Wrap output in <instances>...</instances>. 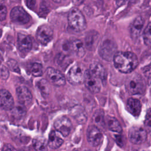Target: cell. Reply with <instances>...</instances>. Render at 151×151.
I'll list each match as a JSON object with an SVG mask.
<instances>
[{"label":"cell","mask_w":151,"mask_h":151,"mask_svg":"<svg viewBox=\"0 0 151 151\" xmlns=\"http://www.w3.org/2000/svg\"><path fill=\"white\" fill-rule=\"evenodd\" d=\"M116 68L123 73L132 72L138 65V58L135 54L129 51L117 52L113 57Z\"/></svg>","instance_id":"6da1fadb"},{"label":"cell","mask_w":151,"mask_h":151,"mask_svg":"<svg viewBox=\"0 0 151 151\" xmlns=\"http://www.w3.org/2000/svg\"><path fill=\"white\" fill-rule=\"evenodd\" d=\"M125 87L130 94H142L145 91L146 84L140 74H133L127 77L125 83Z\"/></svg>","instance_id":"7a4b0ae2"},{"label":"cell","mask_w":151,"mask_h":151,"mask_svg":"<svg viewBox=\"0 0 151 151\" xmlns=\"http://www.w3.org/2000/svg\"><path fill=\"white\" fill-rule=\"evenodd\" d=\"M69 27L76 32H81L86 28V21L82 12L77 8H72L68 15Z\"/></svg>","instance_id":"3957f363"},{"label":"cell","mask_w":151,"mask_h":151,"mask_svg":"<svg viewBox=\"0 0 151 151\" xmlns=\"http://www.w3.org/2000/svg\"><path fill=\"white\" fill-rule=\"evenodd\" d=\"M99 53L101 57L106 61H111L113 59L116 53V46L114 42L110 40H106L102 42Z\"/></svg>","instance_id":"277c9868"},{"label":"cell","mask_w":151,"mask_h":151,"mask_svg":"<svg viewBox=\"0 0 151 151\" xmlns=\"http://www.w3.org/2000/svg\"><path fill=\"white\" fill-rule=\"evenodd\" d=\"M85 71L79 65H74L68 72L67 80L73 85H78L84 81Z\"/></svg>","instance_id":"5b68a950"},{"label":"cell","mask_w":151,"mask_h":151,"mask_svg":"<svg viewBox=\"0 0 151 151\" xmlns=\"http://www.w3.org/2000/svg\"><path fill=\"white\" fill-rule=\"evenodd\" d=\"M147 137V131L141 127L133 126L129 131V139L132 143L135 145L144 143L146 140Z\"/></svg>","instance_id":"8992f818"},{"label":"cell","mask_w":151,"mask_h":151,"mask_svg":"<svg viewBox=\"0 0 151 151\" xmlns=\"http://www.w3.org/2000/svg\"><path fill=\"white\" fill-rule=\"evenodd\" d=\"M84 84L87 88L93 93H99L101 88V80L94 75L90 70L85 71Z\"/></svg>","instance_id":"52a82bcc"},{"label":"cell","mask_w":151,"mask_h":151,"mask_svg":"<svg viewBox=\"0 0 151 151\" xmlns=\"http://www.w3.org/2000/svg\"><path fill=\"white\" fill-rule=\"evenodd\" d=\"M103 134L96 125L89 126L87 130V139L88 143L93 147L99 146L103 141Z\"/></svg>","instance_id":"ba28073f"},{"label":"cell","mask_w":151,"mask_h":151,"mask_svg":"<svg viewBox=\"0 0 151 151\" xmlns=\"http://www.w3.org/2000/svg\"><path fill=\"white\" fill-rule=\"evenodd\" d=\"M55 129L60 133L63 136H67L72 129L71 120L66 116H61L57 119L54 123Z\"/></svg>","instance_id":"9c48e42d"},{"label":"cell","mask_w":151,"mask_h":151,"mask_svg":"<svg viewBox=\"0 0 151 151\" xmlns=\"http://www.w3.org/2000/svg\"><path fill=\"white\" fill-rule=\"evenodd\" d=\"M10 17L14 22L19 24H27L30 20L29 15L21 6L13 8L11 11Z\"/></svg>","instance_id":"30bf717a"},{"label":"cell","mask_w":151,"mask_h":151,"mask_svg":"<svg viewBox=\"0 0 151 151\" xmlns=\"http://www.w3.org/2000/svg\"><path fill=\"white\" fill-rule=\"evenodd\" d=\"M46 75L48 81L57 86H62L65 84L64 76L58 70L48 67L46 70Z\"/></svg>","instance_id":"8fae6325"},{"label":"cell","mask_w":151,"mask_h":151,"mask_svg":"<svg viewBox=\"0 0 151 151\" xmlns=\"http://www.w3.org/2000/svg\"><path fill=\"white\" fill-rule=\"evenodd\" d=\"M36 37L37 40L40 43L45 45L52 39L53 31L48 25H42L38 28Z\"/></svg>","instance_id":"7c38bea8"},{"label":"cell","mask_w":151,"mask_h":151,"mask_svg":"<svg viewBox=\"0 0 151 151\" xmlns=\"http://www.w3.org/2000/svg\"><path fill=\"white\" fill-rule=\"evenodd\" d=\"M17 43L19 50L22 52H29L32 45V40L30 37L21 33L18 34Z\"/></svg>","instance_id":"4fadbf2b"},{"label":"cell","mask_w":151,"mask_h":151,"mask_svg":"<svg viewBox=\"0 0 151 151\" xmlns=\"http://www.w3.org/2000/svg\"><path fill=\"white\" fill-rule=\"evenodd\" d=\"M1 96V107L2 109L8 110L13 108L14 99L9 91L5 89H2L0 92Z\"/></svg>","instance_id":"5bb4252c"},{"label":"cell","mask_w":151,"mask_h":151,"mask_svg":"<svg viewBox=\"0 0 151 151\" xmlns=\"http://www.w3.org/2000/svg\"><path fill=\"white\" fill-rule=\"evenodd\" d=\"M144 25V21L142 17H137L134 19L130 26V35L133 40L139 39Z\"/></svg>","instance_id":"9a60e30c"},{"label":"cell","mask_w":151,"mask_h":151,"mask_svg":"<svg viewBox=\"0 0 151 151\" xmlns=\"http://www.w3.org/2000/svg\"><path fill=\"white\" fill-rule=\"evenodd\" d=\"M16 94L19 103L22 104H28L32 99L31 91L27 87L24 86H19L17 88Z\"/></svg>","instance_id":"2e32d148"},{"label":"cell","mask_w":151,"mask_h":151,"mask_svg":"<svg viewBox=\"0 0 151 151\" xmlns=\"http://www.w3.org/2000/svg\"><path fill=\"white\" fill-rule=\"evenodd\" d=\"M90 71L96 77H97L103 83L106 82L107 78V73L104 67L99 63H93L89 68Z\"/></svg>","instance_id":"e0dca14e"},{"label":"cell","mask_w":151,"mask_h":151,"mask_svg":"<svg viewBox=\"0 0 151 151\" xmlns=\"http://www.w3.org/2000/svg\"><path fill=\"white\" fill-rule=\"evenodd\" d=\"M100 35L95 31H91L87 32L85 38V46L89 50H94L99 42Z\"/></svg>","instance_id":"ac0fdd59"},{"label":"cell","mask_w":151,"mask_h":151,"mask_svg":"<svg viewBox=\"0 0 151 151\" xmlns=\"http://www.w3.org/2000/svg\"><path fill=\"white\" fill-rule=\"evenodd\" d=\"M61 134L58 132L51 131L49 134L48 144V146L51 149H57L60 147L63 143V139L61 137Z\"/></svg>","instance_id":"d6986e66"},{"label":"cell","mask_w":151,"mask_h":151,"mask_svg":"<svg viewBox=\"0 0 151 151\" xmlns=\"http://www.w3.org/2000/svg\"><path fill=\"white\" fill-rule=\"evenodd\" d=\"M127 106L129 112L134 116H138L140 114L142 104L138 99L129 98L127 102Z\"/></svg>","instance_id":"ffe728a7"},{"label":"cell","mask_w":151,"mask_h":151,"mask_svg":"<svg viewBox=\"0 0 151 151\" xmlns=\"http://www.w3.org/2000/svg\"><path fill=\"white\" fill-rule=\"evenodd\" d=\"M70 49L78 57H82L85 54V49L83 43L80 40L76 39L70 43Z\"/></svg>","instance_id":"44dd1931"},{"label":"cell","mask_w":151,"mask_h":151,"mask_svg":"<svg viewBox=\"0 0 151 151\" xmlns=\"http://www.w3.org/2000/svg\"><path fill=\"white\" fill-rule=\"evenodd\" d=\"M71 114L73 117L78 123L83 124L86 122L87 116L86 112L81 107H75L71 110Z\"/></svg>","instance_id":"7402d4cb"},{"label":"cell","mask_w":151,"mask_h":151,"mask_svg":"<svg viewBox=\"0 0 151 151\" xmlns=\"http://www.w3.org/2000/svg\"><path fill=\"white\" fill-rule=\"evenodd\" d=\"M33 147L36 151H46L48 145L46 139L42 136H37L32 140Z\"/></svg>","instance_id":"603a6c76"},{"label":"cell","mask_w":151,"mask_h":151,"mask_svg":"<svg viewBox=\"0 0 151 151\" xmlns=\"http://www.w3.org/2000/svg\"><path fill=\"white\" fill-rule=\"evenodd\" d=\"M109 129L114 132L120 133L122 131V126L119 121L114 117L107 116L106 120Z\"/></svg>","instance_id":"cb8c5ba5"},{"label":"cell","mask_w":151,"mask_h":151,"mask_svg":"<svg viewBox=\"0 0 151 151\" xmlns=\"http://www.w3.org/2000/svg\"><path fill=\"white\" fill-rule=\"evenodd\" d=\"M37 86L42 96L44 97L48 96L50 92V87L48 82L46 80L41 79L37 82Z\"/></svg>","instance_id":"d4e9b609"},{"label":"cell","mask_w":151,"mask_h":151,"mask_svg":"<svg viewBox=\"0 0 151 151\" xmlns=\"http://www.w3.org/2000/svg\"><path fill=\"white\" fill-rule=\"evenodd\" d=\"M104 113L101 110H97L93 116V121L97 125L103 126L105 124Z\"/></svg>","instance_id":"484cf974"},{"label":"cell","mask_w":151,"mask_h":151,"mask_svg":"<svg viewBox=\"0 0 151 151\" xmlns=\"http://www.w3.org/2000/svg\"><path fill=\"white\" fill-rule=\"evenodd\" d=\"M143 38L145 44L150 47H151V22H150L146 27L143 34Z\"/></svg>","instance_id":"4316f807"},{"label":"cell","mask_w":151,"mask_h":151,"mask_svg":"<svg viewBox=\"0 0 151 151\" xmlns=\"http://www.w3.org/2000/svg\"><path fill=\"white\" fill-rule=\"evenodd\" d=\"M31 73L35 77H40L42 75V66L41 64L34 63L30 67Z\"/></svg>","instance_id":"83f0119b"},{"label":"cell","mask_w":151,"mask_h":151,"mask_svg":"<svg viewBox=\"0 0 151 151\" xmlns=\"http://www.w3.org/2000/svg\"><path fill=\"white\" fill-rule=\"evenodd\" d=\"M145 129L147 133L151 135V109H149L146 113L144 122Z\"/></svg>","instance_id":"f1b7e54d"},{"label":"cell","mask_w":151,"mask_h":151,"mask_svg":"<svg viewBox=\"0 0 151 151\" xmlns=\"http://www.w3.org/2000/svg\"><path fill=\"white\" fill-rule=\"evenodd\" d=\"M24 104H22L21 106H17L15 107H13L12 113L14 116H17L18 117H19L20 116H23L25 115L26 110L25 108L23 106Z\"/></svg>","instance_id":"f546056e"},{"label":"cell","mask_w":151,"mask_h":151,"mask_svg":"<svg viewBox=\"0 0 151 151\" xmlns=\"http://www.w3.org/2000/svg\"><path fill=\"white\" fill-rule=\"evenodd\" d=\"M8 65L9 68H10V69L12 70V71L17 72V73H18L19 71V67H18V64L15 61L12 60L8 61Z\"/></svg>","instance_id":"4dcf8cb0"},{"label":"cell","mask_w":151,"mask_h":151,"mask_svg":"<svg viewBox=\"0 0 151 151\" xmlns=\"http://www.w3.org/2000/svg\"><path fill=\"white\" fill-rule=\"evenodd\" d=\"M142 71L146 77L151 78V63L148 65L145 66L142 68Z\"/></svg>","instance_id":"1f68e13d"},{"label":"cell","mask_w":151,"mask_h":151,"mask_svg":"<svg viewBox=\"0 0 151 151\" xmlns=\"http://www.w3.org/2000/svg\"><path fill=\"white\" fill-rule=\"evenodd\" d=\"M49 8H48V5H47V3H45L44 1L42 2L41 6H40V14L43 15H47L48 12H49Z\"/></svg>","instance_id":"d6a6232c"},{"label":"cell","mask_w":151,"mask_h":151,"mask_svg":"<svg viewBox=\"0 0 151 151\" xmlns=\"http://www.w3.org/2000/svg\"><path fill=\"white\" fill-rule=\"evenodd\" d=\"M7 14L6 8L3 4L1 5V11H0V19L1 21H3L5 19Z\"/></svg>","instance_id":"836d02e7"},{"label":"cell","mask_w":151,"mask_h":151,"mask_svg":"<svg viewBox=\"0 0 151 151\" xmlns=\"http://www.w3.org/2000/svg\"><path fill=\"white\" fill-rule=\"evenodd\" d=\"M26 5L28 8L33 10L35 6L36 0H25Z\"/></svg>","instance_id":"e575fe53"},{"label":"cell","mask_w":151,"mask_h":151,"mask_svg":"<svg viewBox=\"0 0 151 151\" xmlns=\"http://www.w3.org/2000/svg\"><path fill=\"white\" fill-rule=\"evenodd\" d=\"M1 77L2 79H6L9 76V73L8 69L5 67H1Z\"/></svg>","instance_id":"d590c367"},{"label":"cell","mask_w":151,"mask_h":151,"mask_svg":"<svg viewBox=\"0 0 151 151\" xmlns=\"http://www.w3.org/2000/svg\"><path fill=\"white\" fill-rule=\"evenodd\" d=\"M2 151H17L15 147H14L10 144H5L2 149Z\"/></svg>","instance_id":"8d00e7d4"},{"label":"cell","mask_w":151,"mask_h":151,"mask_svg":"<svg viewBox=\"0 0 151 151\" xmlns=\"http://www.w3.org/2000/svg\"><path fill=\"white\" fill-rule=\"evenodd\" d=\"M116 140L117 143V145H120V146H122L123 143V140H122V137L120 136H117L116 138Z\"/></svg>","instance_id":"74e56055"},{"label":"cell","mask_w":151,"mask_h":151,"mask_svg":"<svg viewBox=\"0 0 151 151\" xmlns=\"http://www.w3.org/2000/svg\"><path fill=\"white\" fill-rule=\"evenodd\" d=\"M73 3L76 5H81L84 0H71Z\"/></svg>","instance_id":"f35d334b"},{"label":"cell","mask_w":151,"mask_h":151,"mask_svg":"<svg viewBox=\"0 0 151 151\" xmlns=\"http://www.w3.org/2000/svg\"><path fill=\"white\" fill-rule=\"evenodd\" d=\"M127 0H116V4L118 6L123 5Z\"/></svg>","instance_id":"ab89813d"},{"label":"cell","mask_w":151,"mask_h":151,"mask_svg":"<svg viewBox=\"0 0 151 151\" xmlns=\"http://www.w3.org/2000/svg\"><path fill=\"white\" fill-rule=\"evenodd\" d=\"M129 1L130 2H131V3H132V4H134V3L137 2L139 0H129Z\"/></svg>","instance_id":"60d3db41"},{"label":"cell","mask_w":151,"mask_h":151,"mask_svg":"<svg viewBox=\"0 0 151 151\" xmlns=\"http://www.w3.org/2000/svg\"><path fill=\"white\" fill-rule=\"evenodd\" d=\"M54 2H55V3H60V2H61V1L62 0H52Z\"/></svg>","instance_id":"b9f144b4"},{"label":"cell","mask_w":151,"mask_h":151,"mask_svg":"<svg viewBox=\"0 0 151 151\" xmlns=\"http://www.w3.org/2000/svg\"><path fill=\"white\" fill-rule=\"evenodd\" d=\"M85 151H90V150H85Z\"/></svg>","instance_id":"7bdbcfd3"}]
</instances>
